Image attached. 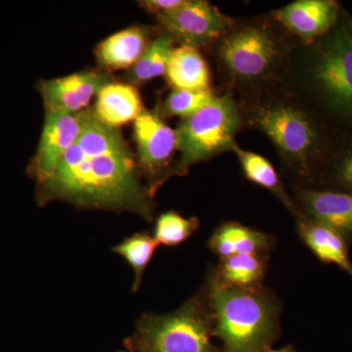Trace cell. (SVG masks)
Listing matches in <instances>:
<instances>
[{"label": "cell", "mask_w": 352, "mask_h": 352, "mask_svg": "<svg viewBox=\"0 0 352 352\" xmlns=\"http://www.w3.org/2000/svg\"><path fill=\"white\" fill-rule=\"evenodd\" d=\"M212 338V311L204 283L175 311L141 315L124 344L133 352H221Z\"/></svg>", "instance_id": "cell-6"}, {"label": "cell", "mask_w": 352, "mask_h": 352, "mask_svg": "<svg viewBox=\"0 0 352 352\" xmlns=\"http://www.w3.org/2000/svg\"><path fill=\"white\" fill-rule=\"evenodd\" d=\"M296 234L312 254L324 264H333L352 277L351 245L340 234L316 222L298 217Z\"/></svg>", "instance_id": "cell-16"}, {"label": "cell", "mask_w": 352, "mask_h": 352, "mask_svg": "<svg viewBox=\"0 0 352 352\" xmlns=\"http://www.w3.org/2000/svg\"><path fill=\"white\" fill-rule=\"evenodd\" d=\"M270 254H237L220 258L210 265L207 274L217 286L223 288L256 289L263 286Z\"/></svg>", "instance_id": "cell-15"}, {"label": "cell", "mask_w": 352, "mask_h": 352, "mask_svg": "<svg viewBox=\"0 0 352 352\" xmlns=\"http://www.w3.org/2000/svg\"><path fill=\"white\" fill-rule=\"evenodd\" d=\"M208 289L212 318V337L221 340V352H263L281 332L282 302L266 287L223 288L208 275Z\"/></svg>", "instance_id": "cell-5"}, {"label": "cell", "mask_w": 352, "mask_h": 352, "mask_svg": "<svg viewBox=\"0 0 352 352\" xmlns=\"http://www.w3.org/2000/svg\"><path fill=\"white\" fill-rule=\"evenodd\" d=\"M338 25L352 48V14L342 7Z\"/></svg>", "instance_id": "cell-27"}, {"label": "cell", "mask_w": 352, "mask_h": 352, "mask_svg": "<svg viewBox=\"0 0 352 352\" xmlns=\"http://www.w3.org/2000/svg\"><path fill=\"white\" fill-rule=\"evenodd\" d=\"M215 95L212 91H193V90L173 88L164 99L159 113L162 118L190 117L205 107Z\"/></svg>", "instance_id": "cell-25"}, {"label": "cell", "mask_w": 352, "mask_h": 352, "mask_svg": "<svg viewBox=\"0 0 352 352\" xmlns=\"http://www.w3.org/2000/svg\"><path fill=\"white\" fill-rule=\"evenodd\" d=\"M145 27H131L104 39L95 50L97 61L106 69H131L142 56L151 41Z\"/></svg>", "instance_id": "cell-17"}, {"label": "cell", "mask_w": 352, "mask_h": 352, "mask_svg": "<svg viewBox=\"0 0 352 352\" xmlns=\"http://www.w3.org/2000/svg\"><path fill=\"white\" fill-rule=\"evenodd\" d=\"M238 103L243 127L267 136L289 185L317 188L329 162L352 138L283 82Z\"/></svg>", "instance_id": "cell-2"}, {"label": "cell", "mask_w": 352, "mask_h": 352, "mask_svg": "<svg viewBox=\"0 0 352 352\" xmlns=\"http://www.w3.org/2000/svg\"><path fill=\"white\" fill-rule=\"evenodd\" d=\"M87 110L75 113L45 111L38 149L27 168L28 175L36 185L50 177L62 157L80 138Z\"/></svg>", "instance_id": "cell-10"}, {"label": "cell", "mask_w": 352, "mask_h": 352, "mask_svg": "<svg viewBox=\"0 0 352 352\" xmlns=\"http://www.w3.org/2000/svg\"><path fill=\"white\" fill-rule=\"evenodd\" d=\"M298 41L271 16L234 20L214 43V55L227 89L238 102L281 85L291 68Z\"/></svg>", "instance_id": "cell-3"}, {"label": "cell", "mask_w": 352, "mask_h": 352, "mask_svg": "<svg viewBox=\"0 0 352 352\" xmlns=\"http://www.w3.org/2000/svg\"><path fill=\"white\" fill-rule=\"evenodd\" d=\"M342 9L335 0H296L270 15L300 44L309 45L338 25Z\"/></svg>", "instance_id": "cell-11"}, {"label": "cell", "mask_w": 352, "mask_h": 352, "mask_svg": "<svg viewBox=\"0 0 352 352\" xmlns=\"http://www.w3.org/2000/svg\"><path fill=\"white\" fill-rule=\"evenodd\" d=\"M175 43L168 32L160 29L156 38L153 39L142 56L127 72L129 82L132 85H142L166 75L168 59Z\"/></svg>", "instance_id": "cell-21"}, {"label": "cell", "mask_w": 352, "mask_h": 352, "mask_svg": "<svg viewBox=\"0 0 352 352\" xmlns=\"http://www.w3.org/2000/svg\"><path fill=\"white\" fill-rule=\"evenodd\" d=\"M243 129L239 103L231 90L215 96L205 107L180 120L173 175L184 176L194 164L232 151L235 136Z\"/></svg>", "instance_id": "cell-7"}, {"label": "cell", "mask_w": 352, "mask_h": 352, "mask_svg": "<svg viewBox=\"0 0 352 352\" xmlns=\"http://www.w3.org/2000/svg\"><path fill=\"white\" fill-rule=\"evenodd\" d=\"M199 227L200 220L196 217L187 219L175 210H170L157 217L153 236L159 245L175 248L186 242Z\"/></svg>", "instance_id": "cell-23"}, {"label": "cell", "mask_w": 352, "mask_h": 352, "mask_svg": "<svg viewBox=\"0 0 352 352\" xmlns=\"http://www.w3.org/2000/svg\"><path fill=\"white\" fill-rule=\"evenodd\" d=\"M95 117L109 126L119 129L142 112V101L138 90L129 83L110 82L97 94Z\"/></svg>", "instance_id": "cell-18"}, {"label": "cell", "mask_w": 352, "mask_h": 352, "mask_svg": "<svg viewBox=\"0 0 352 352\" xmlns=\"http://www.w3.org/2000/svg\"><path fill=\"white\" fill-rule=\"evenodd\" d=\"M159 243L152 234L138 232L126 238L119 245L112 248V251L119 254L134 271L132 292L136 293L141 286L146 267L159 248Z\"/></svg>", "instance_id": "cell-22"}, {"label": "cell", "mask_w": 352, "mask_h": 352, "mask_svg": "<svg viewBox=\"0 0 352 352\" xmlns=\"http://www.w3.org/2000/svg\"><path fill=\"white\" fill-rule=\"evenodd\" d=\"M129 352H133V351H129Z\"/></svg>", "instance_id": "cell-29"}, {"label": "cell", "mask_w": 352, "mask_h": 352, "mask_svg": "<svg viewBox=\"0 0 352 352\" xmlns=\"http://www.w3.org/2000/svg\"><path fill=\"white\" fill-rule=\"evenodd\" d=\"M231 152L237 157L245 177L250 182L270 191L289 210V214L298 219V212L295 201L284 186L272 164L256 153L243 149L237 142L234 143Z\"/></svg>", "instance_id": "cell-20"}, {"label": "cell", "mask_w": 352, "mask_h": 352, "mask_svg": "<svg viewBox=\"0 0 352 352\" xmlns=\"http://www.w3.org/2000/svg\"><path fill=\"white\" fill-rule=\"evenodd\" d=\"M234 20L206 0H186L173 12L157 16L162 31L168 32L176 43L196 50L217 43Z\"/></svg>", "instance_id": "cell-9"}, {"label": "cell", "mask_w": 352, "mask_h": 352, "mask_svg": "<svg viewBox=\"0 0 352 352\" xmlns=\"http://www.w3.org/2000/svg\"><path fill=\"white\" fill-rule=\"evenodd\" d=\"M275 238L238 221H226L214 229L208 247L220 258L237 254H270Z\"/></svg>", "instance_id": "cell-14"}, {"label": "cell", "mask_w": 352, "mask_h": 352, "mask_svg": "<svg viewBox=\"0 0 352 352\" xmlns=\"http://www.w3.org/2000/svg\"><path fill=\"white\" fill-rule=\"evenodd\" d=\"M316 189L352 194V138L340 146L329 162Z\"/></svg>", "instance_id": "cell-24"}, {"label": "cell", "mask_w": 352, "mask_h": 352, "mask_svg": "<svg viewBox=\"0 0 352 352\" xmlns=\"http://www.w3.org/2000/svg\"><path fill=\"white\" fill-rule=\"evenodd\" d=\"M283 83L352 136V48L339 25L298 44Z\"/></svg>", "instance_id": "cell-4"}, {"label": "cell", "mask_w": 352, "mask_h": 352, "mask_svg": "<svg viewBox=\"0 0 352 352\" xmlns=\"http://www.w3.org/2000/svg\"><path fill=\"white\" fill-rule=\"evenodd\" d=\"M136 159L141 173L152 195L173 176L177 152L175 129L164 122L159 112L143 109L133 122Z\"/></svg>", "instance_id": "cell-8"}, {"label": "cell", "mask_w": 352, "mask_h": 352, "mask_svg": "<svg viewBox=\"0 0 352 352\" xmlns=\"http://www.w3.org/2000/svg\"><path fill=\"white\" fill-rule=\"evenodd\" d=\"M263 352H296L295 347L292 346V344H288V346H285L283 347H280V349H273L272 347L270 349H266Z\"/></svg>", "instance_id": "cell-28"}, {"label": "cell", "mask_w": 352, "mask_h": 352, "mask_svg": "<svg viewBox=\"0 0 352 352\" xmlns=\"http://www.w3.org/2000/svg\"><path fill=\"white\" fill-rule=\"evenodd\" d=\"M110 82L112 78L108 74L85 71L53 80H39L36 87L45 111L75 113L87 109L91 99Z\"/></svg>", "instance_id": "cell-13"}, {"label": "cell", "mask_w": 352, "mask_h": 352, "mask_svg": "<svg viewBox=\"0 0 352 352\" xmlns=\"http://www.w3.org/2000/svg\"><path fill=\"white\" fill-rule=\"evenodd\" d=\"M289 190L298 217L333 229L352 245V194L296 185Z\"/></svg>", "instance_id": "cell-12"}, {"label": "cell", "mask_w": 352, "mask_h": 352, "mask_svg": "<svg viewBox=\"0 0 352 352\" xmlns=\"http://www.w3.org/2000/svg\"><path fill=\"white\" fill-rule=\"evenodd\" d=\"M186 0H143L139 2V6L145 9L147 12L160 16L173 12L176 9L184 6Z\"/></svg>", "instance_id": "cell-26"}, {"label": "cell", "mask_w": 352, "mask_h": 352, "mask_svg": "<svg viewBox=\"0 0 352 352\" xmlns=\"http://www.w3.org/2000/svg\"><path fill=\"white\" fill-rule=\"evenodd\" d=\"M164 76L173 88L212 91L207 61L199 50L190 46L180 45L173 48Z\"/></svg>", "instance_id": "cell-19"}, {"label": "cell", "mask_w": 352, "mask_h": 352, "mask_svg": "<svg viewBox=\"0 0 352 352\" xmlns=\"http://www.w3.org/2000/svg\"><path fill=\"white\" fill-rule=\"evenodd\" d=\"M36 201L41 207L62 201L82 210L133 212L149 222L156 208L122 131L97 120L90 108L80 138L50 177L36 185Z\"/></svg>", "instance_id": "cell-1"}]
</instances>
